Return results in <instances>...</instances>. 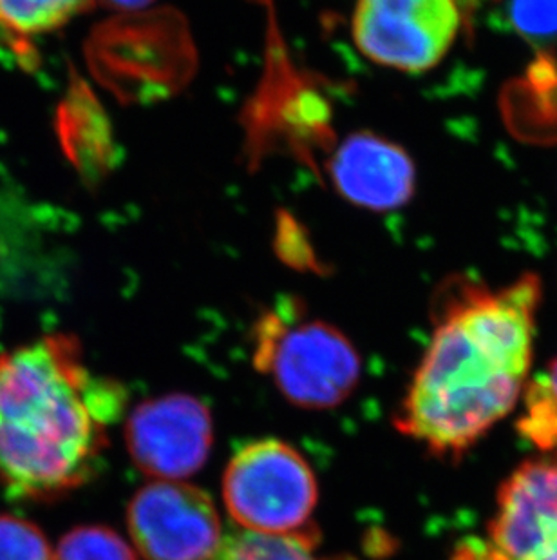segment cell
Returning a JSON list of instances; mask_svg holds the SVG:
<instances>
[{
	"instance_id": "cell-1",
	"label": "cell",
	"mask_w": 557,
	"mask_h": 560,
	"mask_svg": "<svg viewBox=\"0 0 557 560\" xmlns=\"http://www.w3.org/2000/svg\"><path fill=\"white\" fill-rule=\"evenodd\" d=\"M542 298L534 275L503 289L443 291L435 330L394 427L437 455H462L514 408L532 365Z\"/></svg>"
},
{
	"instance_id": "cell-8",
	"label": "cell",
	"mask_w": 557,
	"mask_h": 560,
	"mask_svg": "<svg viewBox=\"0 0 557 560\" xmlns=\"http://www.w3.org/2000/svg\"><path fill=\"white\" fill-rule=\"evenodd\" d=\"M126 443L134 465L154 481H185L211 455V410L181 392L154 397L138 405L127 419Z\"/></svg>"
},
{
	"instance_id": "cell-16",
	"label": "cell",
	"mask_w": 557,
	"mask_h": 560,
	"mask_svg": "<svg viewBox=\"0 0 557 560\" xmlns=\"http://www.w3.org/2000/svg\"><path fill=\"white\" fill-rule=\"evenodd\" d=\"M106 4L118 8V10H140L143 5H147L153 0H104Z\"/></svg>"
},
{
	"instance_id": "cell-2",
	"label": "cell",
	"mask_w": 557,
	"mask_h": 560,
	"mask_svg": "<svg viewBox=\"0 0 557 560\" xmlns=\"http://www.w3.org/2000/svg\"><path fill=\"white\" fill-rule=\"evenodd\" d=\"M121 390L51 334L0 355V481L16 498H60L90 481Z\"/></svg>"
},
{
	"instance_id": "cell-6",
	"label": "cell",
	"mask_w": 557,
	"mask_h": 560,
	"mask_svg": "<svg viewBox=\"0 0 557 560\" xmlns=\"http://www.w3.org/2000/svg\"><path fill=\"white\" fill-rule=\"evenodd\" d=\"M462 30L460 0H357L352 35L382 68L426 73L446 59Z\"/></svg>"
},
{
	"instance_id": "cell-4",
	"label": "cell",
	"mask_w": 557,
	"mask_h": 560,
	"mask_svg": "<svg viewBox=\"0 0 557 560\" xmlns=\"http://www.w3.org/2000/svg\"><path fill=\"white\" fill-rule=\"evenodd\" d=\"M319 487L308 460L281 439L237 450L223 474V502L237 529L261 535L308 532Z\"/></svg>"
},
{
	"instance_id": "cell-3",
	"label": "cell",
	"mask_w": 557,
	"mask_h": 560,
	"mask_svg": "<svg viewBox=\"0 0 557 560\" xmlns=\"http://www.w3.org/2000/svg\"><path fill=\"white\" fill-rule=\"evenodd\" d=\"M253 366L295 407H339L357 388L363 363L346 334L322 319L269 312L253 330Z\"/></svg>"
},
{
	"instance_id": "cell-9",
	"label": "cell",
	"mask_w": 557,
	"mask_h": 560,
	"mask_svg": "<svg viewBox=\"0 0 557 560\" xmlns=\"http://www.w3.org/2000/svg\"><path fill=\"white\" fill-rule=\"evenodd\" d=\"M336 192L369 211H393L415 195L416 170L399 143L371 131L353 132L330 160Z\"/></svg>"
},
{
	"instance_id": "cell-12",
	"label": "cell",
	"mask_w": 557,
	"mask_h": 560,
	"mask_svg": "<svg viewBox=\"0 0 557 560\" xmlns=\"http://www.w3.org/2000/svg\"><path fill=\"white\" fill-rule=\"evenodd\" d=\"M521 435L537 448L557 450V358L545 374L532 381L525 394V412L518 423Z\"/></svg>"
},
{
	"instance_id": "cell-7",
	"label": "cell",
	"mask_w": 557,
	"mask_h": 560,
	"mask_svg": "<svg viewBox=\"0 0 557 560\" xmlns=\"http://www.w3.org/2000/svg\"><path fill=\"white\" fill-rule=\"evenodd\" d=\"M132 546L145 560H206L223 542L216 502L185 481H153L127 508Z\"/></svg>"
},
{
	"instance_id": "cell-14",
	"label": "cell",
	"mask_w": 557,
	"mask_h": 560,
	"mask_svg": "<svg viewBox=\"0 0 557 560\" xmlns=\"http://www.w3.org/2000/svg\"><path fill=\"white\" fill-rule=\"evenodd\" d=\"M0 560H54L43 529L16 515H0Z\"/></svg>"
},
{
	"instance_id": "cell-13",
	"label": "cell",
	"mask_w": 557,
	"mask_h": 560,
	"mask_svg": "<svg viewBox=\"0 0 557 560\" xmlns=\"http://www.w3.org/2000/svg\"><path fill=\"white\" fill-rule=\"evenodd\" d=\"M134 546L106 526H79L63 535L54 560H140Z\"/></svg>"
},
{
	"instance_id": "cell-5",
	"label": "cell",
	"mask_w": 557,
	"mask_h": 560,
	"mask_svg": "<svg viewBox=\"0 0 557 560\" xmlns=\"http://www.w3.org/2000/svg\"><path fill=\"white\" fill-rule=\"evenodd\" d=\"M452 560H557V454L512 471L484 535L462 540Z\"/></svg>"
},
{
	"instance_id": "cell-10",
	"label": "cell",
	"mask_w": 557,
	"mask_h": 560,
	"mask_svg": "<svg viewBox=\"0 0 557 560\" xmlns=\"http://www.w3.org/2000/svg\"><path fill=\"white\" fill-rule=\"evenodd\" d=\"M206 560H344L321 556L316 535H261L236 529Z\"/></svg>"
},
{
	"instance_id": "cell-15",
	"label": "cell",
	"mask_w": 557,
	"mask_h": 560,
	"mask_svg": "<svg viewBox=\"0 0 557 560\" xmlns=\"http://www.w3.org/2000/svg\"><path fill=\"white\" fill-rule=\"evenodd\" d=\"M510 24L529 43H556L557 0H510Z\"/></svg>"
},
{
	"instance_id": "cell-11",
	"label": "cell",
	"mask_w": 557,
	"mask_h": 560,
	"mask_svg": "<svg viewBox=\"0 0 557 560\" xmlns=\"http://www.w3.org/2000/svg\"><path fill=\"white\" fill-rule=\"evenodd\" d=\"M91 0H0V26L35 37L66 26L90 8Z\"/></svg>"
}]
</instances>
